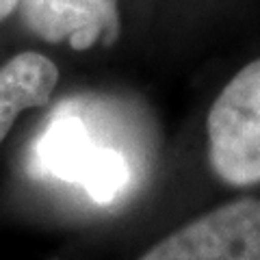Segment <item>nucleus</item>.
Wrapping results in <instances>:
<instances>
[{"label":"nucleus","instance_id":"obj_1","mask_svg":"<svg viewBox=\"0 0 260 260\" xmlns=\"http://www.w3.org/2000/svg\"><path fill=\"white\" fill-rule=\"evenodd\" d=\"M30 169L37 176L80 186L95 204H111L130 182L121 152L98 145L85 121L63 107L32 141Z\"/></svg>","mask_w":260,"mask_h":260},{"label":"nucleus","instance_id":"obj_2","mask_svg":"<svg viewBox=\"0 0 260 260\" xmlns=\"http://www.w3.org/2000/svg\"><path fill=\"white\" fill-rule=\"evenodd\" d=\"M208 160L230 186L260 182V59L223 87L206 119Z\"/></svg>","mask_w":260,"mask_h":260},{"label":"nucleus","instance_id":"obj_3","mask_svg":"<svg viewBox=\"0 0 260 260\" xmlns=\"http://www.w3.org/2000/svg\"><path fill=\"white\" fill-rule=\"evenodd\" d=\"M139 260H260V200H237L210 210Z\"/></svg>","mask_w":260,"mask_h":260},{"label":"nucleus","instance_id":"obj_4","mask_svg":"<svg viewBox=\"0 0 260 260\" xmlns=\"http://www.w3.org/2000/svg\"><path fill=\"white\" fill-rule=\"evenodd\" d=\"M18 9L30 32L48 44L68 42L78 52L113 44L119 32L115 0H20Z\"/></svg>","mask_w":260,"mask_h":260},{"label":"nucleus","instance_id":"obj_5","mask_svg":"<svg viewBox=\"0 0 260 260\" xmlns=\"http://www.w3.org/2000/svg\"><path fill=\"white\" fill-rule=\"evenodd\" d=\"M56 83V65L39 52H20L0 68V143L22 111L50 102Z\"/></svg>","mask_w":260,"mask_h":260},{"label":"nucleus","instance_id":"obj_6","mask_svg":"<svg viewBox=\"0 0 260 260\" xmlns=\"http://www.w3.org/2000/svg\"><path fill=\"white\" fill-rule=\"evenodd\" d=\"M18 7H20V0H0V22L9 18Z\"/></svg>","mask_w":260,"mask_h":260}]
</instances>
